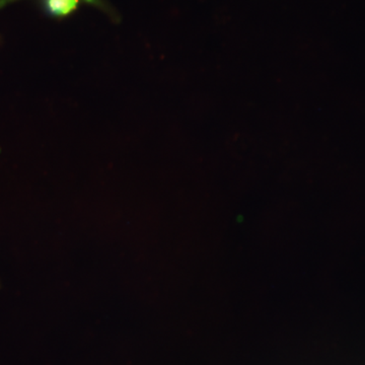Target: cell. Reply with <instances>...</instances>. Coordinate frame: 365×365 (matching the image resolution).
I'll list each match as a JSON object with an SVG mask.
<instances>
[{
  "instance_id": "1",
  "label": "cell",
  "mask_w": 365,
  "mask_h": 365,
  "mask_svg": "<svg viewBox=\"0 0 365 365\" xmlns=\"http://www.w3.org/2000/svg\"><path fill=\"white\" fill-rule=\"evenodd\" d=\"M83 4H91L112 14L111 9L104 0H43L45 13L54 19H66L71 16Z\"/></svg>"
},
{
  "instance_id": "2",
  "label": "cell",
  "mask_w": 365,
  "mask_h": 365,
  "mask_svg": "<svg viewBox=\"0 0 365 365\" xmlns=\"http://www.w3.org/2000/svg\"><path fill=\"white\" fill-rule=\"evenodd\" d=\"M18 1V0H0V9L2 7L6 6L7 4H11V2Z\"/></svg>"
}]
</instances>
